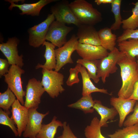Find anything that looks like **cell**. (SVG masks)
<instances>
[{"label": "cell", "instance_id": "6da1fadb", "mask_svg": "<svg viewBox=\"0 0 138 138\" xmlns=\"http://www.w3.org/2000/svg\"><path fill=\"white\" fill-rule=\"evenodd\" d=\"M120 69L122 81L118 97L128 99L132 94L134 86L138 81V64L135 57L125 55L117 63Z\"/></svg>", "mask_w": 138, "mask_h": 138}, {"label": "cell", "instance_id": "7a4b0ae2", "mask_svg": "<svg viewBox=\"0 0 138 138\" xmlns=\"http://www.w3.org/2000/svg\"><path fill=\"white\" fill-rule=\"evenodd\" d=\"M70 6L81 24L94 26L102 20L101 13L85 0H75L70 3Z\"/></svg>", "mask_w": 138, "mask_h": 138}, {"label": "cell", "instance_id": "3957f363", "mask_svg": "<svg viewBox=\"0 0 138 138\" xmlns=\"http://www.w3.org/2000/svg\"><path fill=\"white\" fill-rule=\"evenodd\" d=\"M42 78L41 81L45 91L50 97L54 98L65 90L64 84V75L54 70L42 69Z\"/></svg>", "mask_w": 138, "mask_h": 138}, {"label": "cell", "instance_id": "277c9868", "mask_svg": "<svg viewBox=\"0 0 138 138\" xmlns=\"http://www.w3.org/2000/svg\"><path fill=\"white\" fill-rule=\"evenodd\" d=\"M125 55L115 47L107 56L98 60L97 75L98 78H101L103 83L110 74L116 72L118 69L116 66L117 62Z\"/></svg>", "mask_w": 138, "mask_h": 138}, {"label": "cell", "instance_id": "5b68a950", "mask_svg": "<svg viewBox=\"0 0 138 138\" xmlns=\"http://www.w3.org/2000/svg\"><path fill=\"white\" fill-rule=\"evenodd\" d=\"M25 71L16 65H11L7 73L4 75V81L14 94L17 99L24 106L25 102L23 97L25 96L26 91L22 88L21 79L22 75Z\"/></svg>", "mask_w": 138, "mask_h": 138}, {"label": "cell", "instance_id": "8992f818", "mask_svg": "<svg viewBox=\"0 0 138 138\" xmlns=\"http://www.w3.org/2000/svg\"><path fill=\"white\" fill-rule=\"evenodd\" d=\"M79 43L78 38L74 34L63 45L55 49L56 64L55 71L59 72L66 64L74 63L71 56L76 50Z\"/></svg>", "mask_w": 138, "mask_h": 138}, {"label": "cell", "instance_id": "52a82bcc", "mask_svg": "<svg viewBox=\"0 0 138 138\" xmlns=\"http://www.w3.org/2000/svg\"><path fill=\"white\" fill-rule=\"evenodd\" d=\"M55 19L53 14H49L44 21L28 29L29 43L30 45L37 48L43 45L45 41L46 36L50 26Z\"/></svg>", "mask_w": 138, "mask_h": 138}, {"label": "cell", "instance_id": "ba28073f", "mask_svg": "<svg viewBox=\"0 0 138 138\" xmlns=\"http://www.w3.org/2000/svg\"><path fill=\"white\" fill-rule=\"evenodd\" d=\"M68 1L63 0L57 2L51 8V11L56 20L66 24H73L78 27L81 23L75 16Z\"/></svg>", "mask_w": 138, "mask_h": 138}, {"label": "cell", "instance_id": "9c48e42d", "mask_svg": "<svg viewBox=\"0 0 138 138\" xmlns=\"http://www.w3.org/2000/svg\"><path fill=\"white\" fill-rule=\"evenodd\" d=\"M73 29V27L67 26L65 24L54 20L50 26L45 40L60 48L67 42V36Z\"/></svg>", "mask_w": 138, "mask_h": 138}, {"label": "cell", "instance_id": "30bf717a", "mask_svg": "<svg viewBox=\"0 0 138 138\" xmlns=\"http://www.w3.org/2000/svg\"><path fill=\"white\" fill-rule=\"evenodd\" d=\"M45 91L41 82L35 78L29 79L26 86L24 106L28 109L38 108L41 97Z\"/></svg>", "mask_w": 138, "mask_h": 138}, {"label": "cell", "instance_id": "8fae6325", "mask_svg": "<svg viewBox=\"0 0 138 138\" xmlns=\"http://www.w3.org/2000/svg\"><path fill=\"white\" fill-rule=\"evenodd\" d=\"M19 40L15 37L9 38L6 43L0 44V50L10 65H16L21 68L24 65L22 54L19 55L17 45Z\"/></svg>", "mask_w": 138, "mask_h": 138}, {"label": "cell", "instance_id": "7c38bea8", "mask_svg": "<svg viewBox=\"0 0 138 138\" xmlns=\"http://www.w3.org/2000/svg\"><path fill=\"white\" fill-rule=\"evenodd\" d=\"M37 108L29 109V115L26 128L22 136L24 138H35L39 133L43 119L49 113H41L37 110Z\"/></svg>", "mask_w": 138, "mask_h": 138}, {"label": "cell", "instance_id": "4fadbf2b", "mask_svg": "<svg viewBox=\"0 0 138 138\" xmlns=\"http://www.w3.org/2000/svg\"><path fill=\"white\" fill-rule=\"evenodd\" d=\"M11 107V118L16 125L18 136L20 137L26 128L29 117V109L22 105L17 99Z\"/></svg>", "mask_w": 138, "mask_h": 138}, {"label": "cell", "instance_id": "5bb4252c", "mask_svg": "<svg viewBox=\"0 0 138 138\" xmlns=\"http://www.w3.org/2000/svg\"><path fill=\"white\" fill-rule=\"evenodd\" d=\"M82 59L93 61L100 60L106 56L109 52L101 45L79 43L76 50Z\"/></svg>", "mask_w": 138, "mask_h": 138}, {"label": "cell", "instance_id": "9a60e30c", "mask_svg": "<svg viewBox=\"0 0 138 138\" xmlns=\"http://www.w3.org/2000/svg\"><path fill=\"white\" fill-rule=\"evenodd\" d=\"M136 101L134 100L124 99L119 97L111 98L110 105L116 110L119 115V127L123 126L126 116L134 111V107Z\"/></svg>", "mask_w": 138, "mask_h": 138}, {"label": "cell", "instance_id": "2e32d148", "mask_svg": "<svg viewBox=\"0 0 138 138\" xmlns=\"http://www.w3.org/2000/svg\"><path fill=\"white\" fill-rule=\"evenodd\" d=\"M78 27L76 36L79 43L101 45L98 31L94 26L81 24Z\"/></svg>", "mask_w": 138, "mask_h": 138}, {"label": "cell", "instance_id": "e0dca14e", "mask_svg": "<svg viewBox=\"0 0 138 138\" xmlns=\"http://www.w3.org/2000/svg\"><path fill=\"white\" fill-rule=\"evenodd\" d=\"M10 3L9 9L11 10L13 7H17L21 11L20 14L22 15L24 14L30 15L32 16L39 15L40 11L45 6L52 2H56L57 0H40L34 3L18 4H15L13 0H6Z\"/></svg>", "mask_w": 138, "mask_h": 138}, {"label": "cell", "instance_id": "ac0fdd59", "mask_svg": "<svg viewBox=\"0 0 138 138\" xmlns=\"http://www.w3.org/2000/svg\"><path fill=\"white\" fill-rule=\"evenodd\" d=\"M93 108L101 117L99 125L102 127H107V121L112 120L118 114L114 108H109L103 105L100 100H95Z\"/></svg>", "mask_w": 138, "mask_h": 138}, {"label": "cell", "instance_id": "d6986e66", "mask_svg": "<svg viewBox=\"0 0 138 138\" xmlns=\"http://www.w3.org/2000/svg\"><path fill=\"white\" fill-rule=\"evenodd\" d=\"M79 72L82 77L83 84L82 95L85 96L91 94L94 92H99L111 95L107 90L99 88L95 86L91 80L86 69L80 64Z\"/></svg>", "mask_w": 138, "mask_h": 138}, {"label": "cell", "instance_id": "ffe728a7", "mask_svg": "<svg viewBox=\"0 0 138 138\" xmlns=\"http://www.w3.org/2000/svg\"><path fill=\"white\" fill-rule=\"evenodd\" d=\"M42 45L45 46V47L44 55L45 62L43 65L38 64L36 67V69L42 68L50 70H55L56 64L55 49L56 46L51 43L46 41Z\"/></svg>", "mask_w": 138, "mask_h": 138}, {"label": "cell", "instance_id": "44dd1931", "mask_svg": "<svg viewBox=\"0 0 138 138\" xmlns=\"http://www.w3.org/2000/svg\"><path fill=\"white\" fill-rule=\"evenodd\" d=\"M110 28L106 27L98 31L101 42V45L107 50L110 51L115 47L117 38L116 35L112 32Z\"/></svg>", "mask_w": 138, "mask_h": 138}, {"label": "cell", "instance_id": "7402d4cb", "mask_svg": "<svg viewBox=\"0 0 138 138\" xmlns=\"http://www.w3.org/2000/svg\"><path fill=\"white\" fill-rule=\"evenodd\" d=\"M63 123L57 120V117L55 116L49 123L42 124L36 137L38 138H54L58 128L63 127Z\"/></svg>", "mask_w": 138, "mask_h": 138}, {"label": "cell", "instance_id": "603a6c76", "mask_svg": "<svg viewBox=\"0 0 138 138\" xmlns=\"http://www.w3.org/2000/svg\"><path fill=\"white\" fill-rule=\"evenodd\" d=\"M95 102L91 94L82 97L77 101L68 105L69 107L80 109L85 113L93 112Z\"/></svg>", "mask_w": 138, "mask_h": 138}, {"label": "cell", "instance_id": "cb8c5ba5", "mask_svg": "<svg viewBox=\"0 0 138 138\" xmlns=\"http://www.w3.org/2000/svg\"><path fill=\"white\" fill-rule=\"evenodd\" d=\"M119 50L138 60V39H129L118 43Z\"/></svg>", "mask_w": 138, "mask_h": 138}, {"label": "cell", "instance_id": "d4e9b609", "mask_svg": "<svg viewBox=\"0 0 138 138\" xmlns=\"http://www.w3.org/2000/svg\"><path fill=\"white\" fill-rule=\"evenodd\" d=\"M107 135L109 138H138V123L118 129Z\"/></svg>", "mask_w": 138, "mask_h": 138}, {"label": "cell", "instance_id": "484cf974", "mask_svg": "<svg viewBox=\"0 0 138 138\" xmlns=\"http://www.w3.org/2000/svg\"><path fill=\"white\" fill-rule=\"evenodd\" d=\"M99 122L97 117L92 119L90 125L86 126L84 131L86 138H106L101 133Z\"/></svg>", "mask_w": 138, "mask_h": 138}, {"label": "cell", "instance_id": "4316f807", "mask_svg": "<svg viewBox=\"0 0 138 138\" xmlns=\"http://www.w3.org/2000/svg\"><path fill=\"white\" fill-rule=\"evenodd\" d=\"M98 60L90 61L82 59H78L76 61L77 64L84 67L87 70V72L90 78L96 83H98L100 80L97 75V65Z\"/></svg>", "mask_w": 138, "mask_h": 138}, {"label": "cell", "instance_id": "83f0119b", "mask_svg": "<svg viewBox=\"0 0 138 138\" xmlns=\"http://www.w3.org/2000/svg\"><path fill=\"white\" fill-rule=\"evenodd\" d=\"M134 5L132 9V15L128 18L122 21V27L124 30H135L138 28V1L132 3Z\"/></svg>", "mask_w": 138, "mask_h": 138}, {"label": "cell", "instance_id": "f1b7e54d", "mask_svg": "<svg viewBox=\"0 0 138 138\" xmlns=\"http://www.w3.org/2000/svg\"><path fill=\"white\" fill-rule=\"evenodd\" d=\"M16 97L8 87L6 91L0 93V107L5 111L9 112V109L14 103Z\"/></svg>", "mask_w": 138, "mask_h": 138}, {"label": "cell", "instance_id": "f546056e", "mask_svg": "<svg viewBox=\"0 0 138 138\" xmlns=\"http://www.w3.org/2000/svg\"><path fill=\"white\" fill-rule=\"evenodd\" d=\"M121 0H113L111 4V11L113 13L115 19L114 22L111 25L110 28L112 30H119L122 24V19L121 14Z\"/></svg>", "mask_w": 138, "mask_h": 138}, {"label": "cell", "instance_id": "4dcf8cb0", "mask_svg": "<svg viewBox=\"0 0 138 138\" xmlns=\"http://www.w3.org/2000/svg\"><path fill=\"white\" fill-rule=\"evenodd\" d=\"M10 114V111H5L0 108V124L8 126L12 130L16 136H18L17 129L15 125V124L13 120L9 117Z\"/></svg>", "mask_w": 138, "mask_h": 138}, {"label": "cell", "instance_id": "1f68e13d", "mask_svg": "<svg viewBox=\"0 0 138 138\" xmlns=\"http://www.w3.org/2000/svg\"><path fill=\"white\" fill-rule=\"evenodd\" d=\"M80 64H77L75 67L71 68L69 70L70 75L66 82L67 85L69 86L78 83L80 81L78 74L79 72Z\"/></svg>", "mask_w": 138, "mask_h": 138}, {"label": "cell", "instance_id": "d6a6232c", "mask_svg": "<svg viewBox=\"0 0 138 138\" xmlns=\"http://www.w3.org/2000/svg\"><path fill=\"white\" fill-rule=\"evenodd\" d=\"M129 39H138V29L124 30L122 34L117 38V41L119 43Z\"/></svg>", "mask_w": 138, "mask_h": 138}, {"label": "cell", "instance_id": "836d02e7", "mask_svg": "<svg viewBox=\"0 0 138 138\" xmlns=\"http://www.w3.org/2000/svg\"><path fill=\"white\" fill-rule=\"evenodd\" d=\"M133 112L124 121L123 125L125 127L138 123V104L136 103Z\"/></svg>", "mask_w": 138, "mask_h": 138}, {"label": "cell", "instance_id": "e575fe53", "mask_svg": "<svg viewBox=\"0 0 138 138\" xmlns=\"http://www.w3.org/2000/svg\"><path fill=\"white\" fill-rule=\"evenodd\" d=\"M63 123V130L62 134L57 138H78L73 133L67 122L65 121Z\"/></svg>", "mask_w": 138, "mask_h": 138}, {"label": "cell", "instance_id": "d590c367", "mask_svg": "<svg viewBox=\"0 0 138 138\" xmlns=\"http://www.w3.org/2000/svg\"><path fill=\"white\" fill-rule=\"evenodd\" d=\"M10 65L7 60L0 59V77L6 74L8 72Z\"/></svg>", "mask_w": 138, "mask_h": 138}, {"label": "cell", "instance_id": "8d00e7d4", "mask_svg": "<svg viewBox=\"0 0 138 138\" xmlns=\"http://www.w3.org/2000/svg\"><path fill=\"white\" fill-rule=\"evenodd\" d=\"M129 99L134 100L138 102V81L135 84L132 93L130 97L128 99Z\"/></svg>", "mask_w": 138, "mask_h": 138}, {"label": "cell", "instance_id": "74e56055", "mask_svg": "<svg viewBox=\"0 0 138 138\" xmlns=\"http://www.w3.org/2000/svg\"><path fill=\"white\" fill-rule=\"evenodd\" d=\"M113 0H95V2L98 5L101 4H111Z\"/></svg>", "mask_w": 138, "mask_h": 138}, {"label": "cell", "instance_id": "f35d334b", "mask_svg": "<svg viewBox=\"0 0 138 138\" xmlns=\"http://www.w3.org/2000/svg\"><path fill=\"white\" fill-rule=\"evenodd\" d=\"M136 61H137V63L138 64V60H136Z\"/></svg>", "mask_w": 138, "mask_h": 138}, {"label": "cell", "instance_id": "ab89813d", "mask_svg": "<svg viewBox=\"0 0 138 138\" xmlns=\"http://www.w3.org/2000/svg\"><path fill=\"white\" fill-rule=\"evenodd\" d=\"M35 138H38V137H36Z\"/></svg>", "mask_w": 138, "mask_h": 138}]
</instances>
